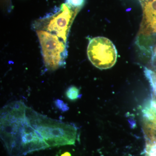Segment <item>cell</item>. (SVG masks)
Here are the masks:
<instances>
[{"instance_id": "6da1fadb", "label": "cell", "mask_w": 156, "mask_h": 156, "mask_svg": "<svg viewBox=\"0 0 156 156\" xmlns=\"http://www.w3.org/2000/svg\"><path fill=\"white\" fill-rule=\"evenodd\" d=\"M77 134L75 126L48 118L21 101L0 108V139L11 156L73 145Z\"/></svg>"}, {"instance_id": "7a4b0ae2", "label": "cell", "mask_w": 156, "mask_h": 156, "mask_svg": "<svg viewBox=\"0 0 156 156\" xmlns=\"http://www.w3.org/2000/svg\"><path fill=\"white\" fill-rule=\"evenodd\" d=\"M37 34L46 69L53 71L64 66L67 53L66 43L47 31L38 30Z\"/></svg>"}, {"instance_id": "3957f363", "label": "cell", "mask_w": 156, "mask_h": 156, "mask_svg": "<svg viewBox=\"0 0 156 156\" xmlns=\"http://www.w3.org/2000/svg\"><path fill=\"white\" fill-rule=\"evenodd\" d=\"M87 55L95 67L105 69L111 68L115 64L118 53L115 45L109 39L98 37L89 41Z\"/></svg>"}, {"instance_id": "277c9868", "label": "cell", "mask_w": 156, "mask_h": 156, "mask_svg": "<svg viewBox=\"0 0 156 156\" xmlns=\"http://www.w3.org/2000/svg\"><path fill=\"white\" fill-rule=\"evenodd\" d=\"M73 14L71 8L66 4H62L60 12L50 20L46 26V30L49 32L56 34L66 43L68 32Z\"/></svg>"}, {"instance_id": "5b68a950", "label": "cell", "mask_w": 156, "mask_h": 156, "mask_svg": "<svg viewBox=\"0 0 156 156\" xmlns=\"http://www.w3.org/2000/svg\"><path fill=\"white\" fill-rule=\"evenodd\" d=\"M143 17L139 36L150 37L156 34V0H140Z\"/></svg>"}, {"instance_id": "8992f818", "label": "cell", "mask_w": 156, "mask_h": 156, "mask_svg": "<svg viewBox=\"0 0 156 156\" xmlns=\"http://www.w3.org/2000/svg\"><path fill=\"white\" fill-rule=\"evenodd\" d=\"M143 131L146 141L156 140V114L149 109L143 110Z\"/></svg>"}, {"instance_id": "52a82bcc", "label": "cell", "mask_w": 156, "mask_h": 156, "mask_svg": "<svg viewBox=\"0 0 156 156\" xmlns=\"http://www.w3.org/2000/svg\"><path fill=\"white\" fill-rule=\"evenodd\" d=\"M144 72L152 89L151 99L147 107L156 114V69L153 70L146 68Z\"/></svg>"}, {"instance_id": "ba28073f", "label": "cell", "mask_w": 156, "mask_h": 156, "mask_svg": "<svg viewBox=\"0 0 156 156\" xmlns=\"http://www.w3.org/2000/svg\"><path fill=\"white\" fill-rule=\"evenodd\" d=\"M66 95L69 100L75 101L81 97L80 89L75 86H70L66 90Z\"/></svg>"}, {"instance_id": "9c48e42d", "label": "cell", "mask_w": 156, "mask_h": 156, "mask_svg": "<svg viewBox=\"0 0 156 156\" xmlns=\"http://www.w3.org/2000/svg\"><path fill=\"white\" fill-rule=\"evenodd\" d=\"M144 156H156V143L146 141Z\"/></svg>"}, {"instance_id": "30bf717a", "label": "cell", "mask_w": 156, "mask_h": 156, "mask_svg": "<svg viewBox=\"0 0 156 156\" xmlns=\"http://www.w3.org/2000/svg\"><path fill=\"white\" fill-rule=\"evenodd\" d=\"M65 4L70 8L80 9L83 6L86 0H65Z\"/></svg>"}, {"instance_id": "8fae6325", "label": "cell", "mask_w": 156, "mask_h": 156, "mask_svg": "<svg viewBox=\"0 0 156 156\" xmlns=\"http://www.w3.org/2000/svg\"><path fill=\"white\" fill-rule=\"evenodd\" d=\"M54 103L55 106L61 111L66 112L69 109L67 105L63 101L60 99H56L54 101Z\"/></svg>"}, {"instance_id": "7c38bea8", "label": "cell", "mask_w": 156, "mask_h": 156, "mask_svg": "<svg viewBox=\"0 0 156 156\" xmlns=\"http://www.w3.org/2000/svg\"><path fill=\"white\" fill-rule=\"evenodd\" d=\"M60 156H71V154L69 152H65L63 153H62Z\"/></svg>"}, {"instance_id": "4fadbf2b", "label": "cell", "mask_w": 156, "mask_h": 156, "mask_svg": "<svg viewBox=\"0 0 156 156\" xmlns=\"http://www.w3.org/2000/svg\"><path fill=\"white\" fill-rule=\"evenodd\" d=\"M155 56H156V50L155 52Z\"/></svg>"}]
</instances>
